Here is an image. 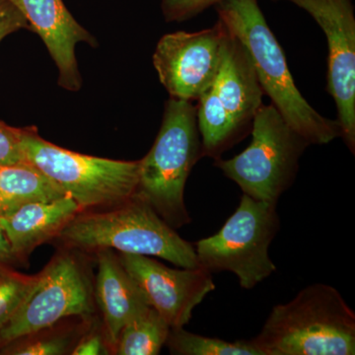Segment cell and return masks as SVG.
Instances as JSON below:
<instances>
[{"instance_id": "1", "label": "cell", "mask_w": 355, "mask_h": 355, "mask_svg": "<svg viewBox=\"0 0 355 355\" xmlns=\"http://www.w3.org/2000/svg\"><path fill=\"white\" fill-rule=\"evenodd\" d=\"M214 8L218 19L244 44L263 93L286 123L310 146H323L342 137L338 121L318 113L299 92L259 0H221Z\"/></svg>"}, {"instance_id": "2", "label": "cell", "mask_w": 355, "mask_h": 355, "mask_svg": "<svg viewBox=\"0 0 355 355\" xmlns=\"http://www.w3.org/2000/svg\"><path fill=\"white\" fill-rule=\"evenodd\" d=\"M250 342L261 355H354L355 313L335 287L313 284L275 306Z\"/></svg>"}, {"instance_id": "3", "label": "cell", "mask_w": 355, "mask_h": 355, "mask_svg": "<svg viewBox=\"0 0 355 355\" xmlns=\"http://www.w3.org/2000/svg\"><path fill=\"white\" fill-rule=\"evenodd\" d=\"M58 238L67 246L84 251L116 250L158 257L180 268L200 266L195 246L137 193L113 210L77 214Z\"/></svg>"}, {"instance_id": "4", "label": "cell", "mask_w": 355, "mask_h": 355, "mask_svg": "<svg viewBox=\"0 0 355 355\" xmlns=\"http://www.w3.org/2000/svg\"><path fill=\"white\" fill-rule=\"evenodd\" d=\"M202 157L197 106L170 97L155 142L139 160L137 193L173 228L191 222L184 205V187L191 169Z\"/></svg>"}, {"instance_id": "5", "label": "cell", "mask_w": 355, "mask_h": 355, "mask_svg": "<svg viewBox=\"0 0 355 355\" xmlns=\"http://www.w3.org/2000/svg\"><path fill=\"white\" fill-rule=\"evenodd\" d=\"M22 148L31 163L73 198L81 209L121 205L135 197L139 161H121L73 153L22 128Z\"/></svg>"}, {"instance_id": "6", "label": "cell", "mask_w": 355, "mask_h": 355, "mask_svg": "<svg viewBox=\"0 0 355 355\" xmlns=\"http://www.w3.org/2000/svg\"><path fill=\"white\" fill-rule=\"evenodd\" d=\"M251 130V144L243 153L228 160L217 159L214 166L245 195L277 205L295 180L299 160L310 144L272 104L261 105Z\"/></svg>"}, {"instance_id": "7", "label": "cell", "mask_w": 355, "mask_h": 355, "mask_svg": "<svg viewBox=\"0 0 355 355\" xmlns=\"http://www.w3.org/2000/svg\"><path fill=\"white\" fill-rule=\"evenodd\" d=\"M279 226L277 205L243 193L220 230L196 243L198 263L211 273H234L242 288L253 289L277 270L268 248Z\"/></svg>"}, {"instance_id": "8", "label": "cell", "mask_w": 355, "mask_h": 355, "mask_svg": "<svg viewBox=\"0 0 355 355\" xmlns=\"http://www.w3.org/2000/svg\"><path fill=\"white\" fill-rule=\"evenodd\" d=\"M94 291L73 254L62 253L37 275V282L12 319L0 329L2 343H11L51 328L64 318L94 313Z\"/></svg>"}, {"instance_id": "9", "label": "cell", "mask_w": 355, "mask_h": 355, "mask_svg": "<svg viewBox=\"0 0 355 355\" xmlns=\"http://www.w3.org/2000/svg\"><path fill=\"white\" fill-rule=\"evenodd\" d=\"M295 4L312 16L328 43L327 91L338 110L342 139L355 153V16L352 0H272Z\"/></svg>"}, {"instance_id": "10", "label": "cell", "mask_w": 355, "mask_h": 355, "mask_svg": "<svg viewBox=\"0 0 355 355\" xmlns=\"http://www.w3.org/2000/svg\"><path fill=\"white\" fill-rule=\"evenodd\" d=\"M226 33L225 25L218 19L214 27L202 31L175 32L159 40L153 64L170 97L198 101L211 87Z\"/></svg>"}, {"instance_id": "11", "label": "cell", "mask_w": 355, "mask_h": 355, "mask_svg": "<svg viewBox=\"0 0 355 355\" xmlns=\"http://www.w3.org/2000/svg\"><path fill=\"white\" fill-rule=\"evenodd\" d=\"M119 260L171 329L188 324L195 308L216 289L211 272L202 266L177 270L149 257L125 253Z\"/></svg>"}, {"instance_id": "12", "label": "cell", "mask_w": 355, "mask_h": 355, "mask_svg": "<svg viewBox=\"0 0 355 355\" xmlns=\"http://www.w3.org/2000/svg\"><path fill=\"white\" fill-rule=\"evenodd\" d=\"M24 16L29 30L46 44L58 70V85L65 90L83 87V77L77 65V44L96 48L97 41L79 24L62 0H9Z\"/></svg>"}, {"instance_id": "13", "label": "cell", "mask_w": 355, "mask_h": 355, "mask_svg": "<svg viewBox=\"0 0 355 355\" xmlns=\"http://www.w3.org/2000/svg\"><path fill=\"white\" fill-rule=\"evenodd\" d=\"M211 87L238 132L244 137L263 105L265 93L246 48L228 29L222 46L220 65Z\"/></svg>"}, {"instance_id": "14", "label": "cell", "mask_w": 355, "mask_h": 355, "mask_svg": "<svg viewBox=\"0 0 355 355\" xmlns=\"http://www.w3.org/2000/svg\"><path fill=\"white\" fill-rule=\"evenodd\" d=\"M97 253L95 299L104 317L107 343L114 352L125 324L151 305L112 250H101Z\"/></svg>"}, {"instance_id": "15", "label": "cell", "mask_w": 355, "mask_h": 355, "mask_svg": "<svg viewBox=\"0 0 355 355\" xmlns=\"http://www.w3.org/2000/svg\"><path fill=\"white\" fill-rule=\"evenodd\" d=\"M81 210L80 205L69 196L50 202L28 203L8 216L0 217V227L18 259L58 237Z\"/></svg>"}, {"instance_id": "16", "label": "cell", "mask_w": 355, "mask_h": 355, "mask_svg": "<svg viewBox=\"0 0 355 355\" xmlns=\"http://www.w3.org/2000/svg\"><path fill=\"white\" fill-rule=\"evenodd\" d=\"M64 196L53 180L28 161L0 166V217L28 203L50 202Z\"/></svg>"}, {"instance_id": "17", "label": "cell", "mask_w": 355, "mask_h": 355, "mask_svg": "<svg viewBox=\"0 0 355 355\" xmlns=\"http://www.w3.org/2000/svg\"><path fill=\"white\" fill-rule=\"evenodd\" d=\"M198 102L197 121L202 157L217 160L243 137L212 87L205 91Z\"/></svg>"}, {"instance_id": "18", "label": "cell", "mask_w": 355, "mask_h": 355, "mask_svg": "<svg viewBox=\"0 0 355 355\" xmlns=\"http://www.w3.org/2000/svg\"><path fill=\"white\" fill-rule=\"evenodd\" d=\"M171 327L148 306L125 324L114 347L118 355H156L166 345Z\"/></svg>"}, {"instance_id": "19", "label": "cell", "mask_w": 355, "mask_h": 355, "mask_svg": "<svg viewBox=\"0 0 355 355\" xmlns=\"http://www.w3.org/2000/svg\"><path fill=\"white\" fill-rule=\"evenodd\" d=\"M166 345L178 355H261L250 340L230 343L190 333L183 328L170 330Z\"/></svg>"}, {"instance_id": "20", "label": "cell", "mask_w": 355, "mask_h": 355, "mask_svg": "<svg viewBox=\"0 0 355 355\" xmlns=\"http://www.w3.org/2000/svg\"><path fill=\"white\" fill-rule=\"evenodd\" d=\"M37 282V275L29 277L0 263V329L16 314Z\"/></svg>"}, {"instance_id": "21", "label": "cell", "mask_w": 355, "mask_h": 355, "mask_svg": "<svg viewBox=\"0 0 355 355\" xmlns=\"http://www.w3.org/2000/svg\"><path fill=\"white\" fill-rule=\"evenodd\" d=\"M71 340L64 336L32 340L22 345L6 347L3 354L16 355H62L69 354Z\"/></svg>"}, {"instance_id": "22", "label": "cell", "mask_w": 355, "mask_h": 355, "mask_svg": "<svg viewBox=\"0 0 355 355\" xmlns=\"http://www.w3.org/2000/svg\"><path fill=\"white\" fill-rule=\"evenodd\" d=\"M221 0H161V9L167 22H184L196 17Z\"/></svg>"}, {"instance_id": "23", "label": "cell", "mask_w": 355, "mask_h": 355, "mask_svg": "<svg viewBox=\"0 0 355 355\" xmlns=\"http://www.w3.org/2000/svg\"><path fill=\"white\" fill-rule=\"evenodd\" d=\"M22 128H12L0 121V166L25 162Z\"/></svg>"}, {"instance_id": "24", "label": "cell", "mask_w": 355, "mask_h": 355, "mask_svg": "<svg viewBox=\"0 0 355 355\" xmlns=\"http://www.w3.org/2000/svg\"><path fill=\"white\" fill-rule=\"evenodd\" d=\"M21 29L29 30V25L23 14L12 2L0 0V43L8 35Z\"/></svg>"}, {"instance_id": "25", "label": "cell", "mask_w": 355, "mask_h": 355, "mask_svg": "<svg viewBox=\"0 0 355 355\" xmlns=\"http://www.w3.org/2000/svg\"><path fill=\"white\" fill-rule=\"evenodd\" d=\"M111 349L108 343H105L104 338L98 333H92L84 336L73 349L71 354L74 355H100L109 354Z\"/></svg>"}, {"instance_id": "26", "label": "cell", "mask_w": 355, "mask_h": 355, "mask_svg": "<svg viewBox=\"0 0 355 355\" xmlns=\"http://www.w3.org/2000/svg\"><path fill=\"white\" fill-rule=\"evenodd\" d=\"M14 260H16V257L14 256L10 244H9L3 230L0 227V263L8 265Z\"/></svg>"}, {"instance_id": "27", "label": "cell", "mask_w": 355, "mask_h": 355, "mask_svg": "<svg viewBox=\"0 0 355 355\" xmlns=\"http://www.w3.org/2000/svg\"><path fill=\"white\" fill-rule=\"evenodd\" d=\"M1 343H1V340H0V345H1Z\"/></svg>"}]
</instances>
